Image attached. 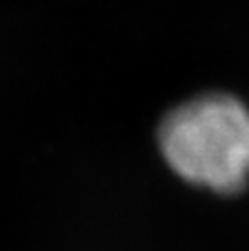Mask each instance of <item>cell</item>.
<instances>
[{"mask_svg": "<svg viewBox=\"0 0 249 251\" xmlns=\"http://www.w3.org/2000/svg\"><path fill=\"white\" fill-rule=\"evenodd\" d=\"M159 146L181 178L214 192H238L249 178V110L223 93L194 97L166 115Z\"/></svg>", "mask_w": 249, "mask_h": 251, "instance_id": "6da1fadb", "label": "cell"}]
</instances>
